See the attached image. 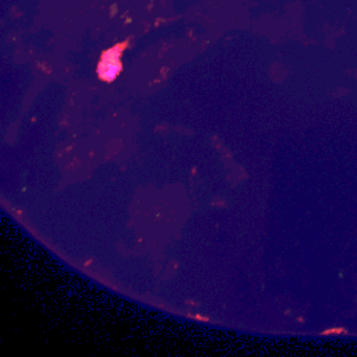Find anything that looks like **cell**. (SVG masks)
Listing matches in <instances>:
<instances>
[{"mask_svg":"<svg viewBox=\"0 0 357 357\" xmlns=\"http://www.w3.org/2000/svg\"><path fill=\"white\" fill-rule=\"evenodd\" d=\"M128 42L117 43L113 47L105 50L100 56V61L98 64V75L103 81H113L119 73L121 71L120 56L123 50L127 47Z\"/></svg>","mask_w":357,"mask_h":357,"instance_id":"1","label":"cell"}]
</instances>
